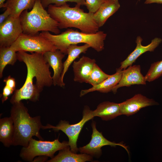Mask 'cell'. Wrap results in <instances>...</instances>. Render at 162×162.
Wrapping results in <instances>:
<instances>
[{
	"label": "cell",
	"instance_id": "32",
	"mask_svg": "<svg viewBox=\"0 0 162 162\" xmlns=\"http://www.w3.org/2000/svg\"><path fill=\"white\" fill-rule=\"evenodd\" d=\"M6 0H0V8H4V2Z\"/></svg>",
	"mask_w": 162,
	"mask_h": 162
},
{
	"label": "cell",
	"instance_id": "18",
	"mask_svg": "<svg viewBox=\"0 0 162 162\" xmlns=\"http://www.w3.org/2000/svg\"><path fill=\"white\" fill-rule=\"evenodd\" d=\"M94 117H100L102 120L108 121L121 115L119 103L105 101L99 104L93 111Z\"/></svg>",
	"mask_w": 162,
	"mask_h": 162
},
{
	"label": "cell",
	"instance_id": "23",
	"mask_svg": "<svg viewBox=\"0 0 162 162\" xmlns=\"http://www.w3.org/2000/svg\"><path fill=\"white\" fill-rule=\"evenodd\" d=\"M17 59V52L10 47H0V78L7 65H13Z\"/></svg>",
	"mask_w": 162,
	"mask_h": 162
},
{
	"label": "cell",
	"instance_id": "22",
	"mask_svg": "<svg viewBox=\"0 0 162 162\" xmlns=\"http://www.w3.org/2000/svg\"><path fill=\"white\" fill-rule=\"evenodd\" d=\"M36 0H7L4 8L9 9L10 16L19 17L21 14L25 10H32Z\"/></svg>",
	"mask_w": 162,
	"mask_h": 162
},
{
	"label": "cell",
	"instance_id": "10",
	"mask_svg": "<svg viewBox=\"0 0 162 162\" xmlns=\"http://www.w3.org/2000/svg\"><path fill=\"white\" fill-rule=\"evenodd\" d=\"M22 33L19 17L10 16L0 25V47H10Z\"/></svg>",
	"mask_w": 162,
	"mask_h": 162
},
{
	"label": "cell",
	"instance_id": "16",
	"mask_svg": "<svg viewBox=\"0 0 162 162\" xmlns=\"http://www.w3.org/2000/svg\"><path fill=\"white\" fill-rule=\"evenodd\" d=\"M118 0H106L94 13V18L99 28L103 26L107 19L120 7Z\"/></svg>",
	"mask_w": 162,
	"mask_h": 162
},
{
	"label": "cell",
	"instance_id": "27",
	"mask_svg": "<svg viewBox=\"0 0 162 162\" xmlns=\"http://www.w3.org/2000/svg\"><path fill=\"white\" fill-rule=\"evenodd\" d=\"M106 0H85V5L88 12L94 13Z\"/></svg>",
	"mask_w": 162,
	"mask_h": 162
},
{
	"label": "cell",
	"instance_id": "20",
	"mask_svg": "<svg viewBox=\"0 0 162 162\" xmlns=\"http://www.w3.org/2000/svg\"><path fill=\"white\" fill-rule=\"evenodd\" d=\"M14 133L13 120L11 116L0 119V141L6 147L12 145Z\"/></svg>",
	"mask_w": 162,
	"mask_h": 162
},
{
	"label": "cell",
	"instance_id": "33",
	"mask_svg": "<svg viewBox=\"0 0 162 162\" xmlns=\"http://www.w3.org/2000/svg\"><path fill=\"white\" fill-rule=\"evenodd\" d=\"M139 0V1H140V0Z\"/></svg>",
	"mask_w": 162,
	"mask_h": 162
},
{
	"label": "cell",
	"instance_id": "4",
	"mask_svg": "<svg viewBox=\"0 0 162 162\" xmlns=\"http://www.w3.org/2000/svg\"><path fill=\"white\" fill-rule=\"evenodd\" d=\"M40 34L65 55L69 45L81 43L88 44L96 51L100 52L104 49V40L107 35L102 31L87 33L70 28L58 34H51L48 31H42Z\"/></svg>",
	"mask_w": 162,
	"mask_h": 162
},
{
	"label": "cell",
	"instance_id": "24",
	"mask_svg": "<svg viewBox=\"0 0 162 162\" xmlns=\"http://www.w3.org/2000/svg\"><path fill=\"white\" fill-rule=\"evenodd\" d=\"M110 75L103 72L95 63L94 66L88 83L91 85L92 86L98 85Z\"/></svg>",
	"mask_w": 162,
	"mask_h": 162
},
{
	"label": "cell",
	"instance_id": "15",
	"mask_svg": "<svg viewBox=\"0 0 162 162\" xmlns=\"http://www.w3.org/2000/svg\"><path fill=\"white\" fill-rule=\"evenodd\" d=\"M142 39L140 36L137 37L136 48L125 60L121 63V66L119 68L120 69L122 70L125 69L132 65L136 59L144 53L147 51H153L161 42L162 40L160 38H155L152 40L150 44L146 46L142 44Z\"/></svg>",
	"mask_w": 162,
	"mask_h": 162
},
{
	"label": "cell",
	"instance_id": "17",
	"mask_svg": "<svg viewBox=\"0 0 162 162\" xmlns=\"http://www.w3.org/2000/svg\"><path fill=\"white\" fill-rule=\"evenodd\" d=\"M122 70L117 69L114 74L110 75L101 83L86 89L82 90L80 96L82 97L90 92L97 91L102 93L112 91L113 88L118 83L122 76Z\"/></svg>",
	"mask_w": 162,
	"mask_h": 162
},
{
	"label": "cell",
	"instance_id": "5",
	"mask_svg": "<svg viewBox=\"0 0 162 162\" xmlns=\"http://www.w3.org/2000/svg\"><path fill=\"white\" fill-rule=\"evenodd\" d=\"M19 17L23 34L34 35L40 31L50 32L56 34L60 33L58 22L45 9L41 0H36L32 10H24Z\"/></svg>",
	"mask_w": 162,
	"mask_h": 162
},
{
	"label": "cell",
	"instance_id": "1",
	"mask_svg": "<svg viewBox=\"0 0 162 162\" xmlns=\"http://www.w3.org/2000/svg\"><path fill=\"white\" fill-rule=\"evenodd\" d=\"M17 59L26 65L27 76L22 86L14 92L10 102L13 104L23 100L36 102L39 100L40 94L44 87L52 85L50 66L43 54L37 52L29 54L20 51L17 52Z\"/></svg>",
	"mask_w": 162,
	"mask_h": 162
},
{
	"label": "cell",
	"instance_id": "11",
	"mask_svg": "<svg viewBox=\"0 0 162 162\" xmlns=\"http://www.w3.org/2000/svg\"><path fill=\"white\" fill-rule=\"evenodd\" d=\"M158 104L153 99L138 94L119 103L120 112L121 115L129 116L135 114L142 108Z\"/></svg>",
	"mask_w": 162,
	"mask_h": 162
},
{
	"label": "cell",
	"instance_id": "13",
	"mask_svg": "<svg viewBox=\"0 0 162 162\" xmlns=\"http://www.w3.org/2000/svg\"><path fill=\"white\" fill-rule=\"evenodd\" d=\"M65 54L59 50L56 51H49L44 54V57L47 63L52 69L53 74L52 76L53 83L61 87L64 86L61 81V76L63 69L62 60Z\"/></svg>",
	"mask_w": 162,
	"mask_h": 162
},
{
	"label": "cell",
	"instance_id": "8",
	"mask_svg": "<svg viewBox=\"0 0 162 162\" xmlns=\"http://www.w3.org/2000/svg\"><path fill=\"white\" fill-rule=\"evenodd\" d=\"M82 119L78 123L74 124H70L68 121L61 120L56 126L47 124L43 126V129H52L53 130L62 131L68 136V144L70 150L74 153H76L79 148L77 146V142L80 133L85 123L94 117L93 111L89 108L85 106L83 111Z\"/></svg>",
	"mask_w": 162,
	"mask_h": 162
},
{
	"label": "cell",
	"instance_id": "9",
	"mask_svg": "<svg viewBox=\"0 0 162 162\" xmlns=\"http://www.w3.org/2000/svg\"><path fill=\"white\" fill-rule=\"evenodd\" d=\"M92 133L91 140L85 146L79 148V151L81 153L86 154L91 156H99L101 154V148L105 146L109 145L112 147H115L116 146H122L129 154L127 147L124 145L112 142L105 138L103 135L102 132H99L97 130L95 122H92Z\"/></svg>",
	"mask_w": 162,
	"mask_h": 162
},
{
	"label": "cell",
	"instance_id": "7",
	"mask_svg": "<svg viewBox=\"0 0 162 162\" xmlns=\"http://www.w3.org/2000/svg\"><path fill=\"white\" fill-rule=\"evenodd\" d=\"M10 47L16 52L22 51L43 54L57 50L51 42L40 33L28 35L22 33Z\"/></svg>",
	"mask_w": 162,
	"mask_h": 162
},
{
	"label": "cell",
	"instance_id": "3",
	"mask_svg": "<svg viewBox=\"0 0 162 162\" xmlns=\"http://www.w3.org/2000/svg\"><path fill=\"white\" fill-rule=\"evenodd\" d=\"M12 105L10 116L13 120L14 128L12 145L27 147L33 136L44 140L39 132L43 126L40 116L31 117L27 108L21 101Z\"/></svg>",
	"mask_w": 162,
	"mask_h": 162
},
{
	"label": "cell",
	"instance_id": "25",
	"mask_svg": "<svg viewBox=\"0 0 162 162\" xmlns=\"http://www.w3.org/2000/svg\"><path fill=\"white\" fill-rule=\"evenodd\" d=\"M162 76V60L154 62L151 66L144 76L146 81L152 82Z\"/></svg>",
	"mask_w": 162,
	"mask_h": 162
},
{
	"label": "cell",
	"instance_id": "28",
	"mask_svg": "<svg viewBox=\"0 0 162 162\" xmlns=\"http://www.w3.org/2000/svg\"><path fill=\"white\" fill-rule=\"evenodd\" d=\"M14 92V90L5 85L3 88L2 93L1 95L2 103L5 101L8 97Z\"/></svg>",
	"mask_w": 162,
	"mask_h": 162
},
{
	"label": "cell",
	"instance_id": "6",
	"mask_svg": "<svg viewBox=\"0 0 162 162\" xmlns=\"http://www.w3.org/2000/svg\"><path fill=\"white\" fill-rule=\"evenodd\" d=\"M68 146V142L64 141L61 142L58 139L50 141L37 140L32 138L28 146L22 148L20 156L23 160L30 162L32 161L37 156H44L52 158L56 151Z\"/></svg>",
	"mask_w": 162,
	"mask_h": 162
},
{
	"label": "cell",
	"instance_id": "12",
	"mask_svg": "<svg viewBox=\"0 0 162 162\" xmlns=\"http://www.w3.org/2000/svg\"><path fill=\"white\" fill-rule=\"evenodd\" d=\"M146 82L144 76L141 72L140 65H131L122 70L120 80L112 91L115 94L117 89L120 87H128L134 85H144L146 84Z\"/></svg>",
	"mask_w": 162,
	"mask_h": 162
},
{
	"label": "cell",
	"instance_id": "31",
	"mask_svg": "<svg viewBox=\"0 0 162 162\" xmlns=\"http://www.w3.org/2000/svg\"><path fill=\"white\" fill-rule=\"evenodd\" d=\"M154 3L158 4H162V0H146L145 4H149Z\"/></svg>",
	"mask_w": 162,
	"mask_h": 162
},
{
	"label": "cell",
	"instance_id": "14",
	"mask_svg": "<svg viewBox=\"0 0 162 162\" xmlns=\"http://www.w3.org/2000/svg\"><path fill=\"white\" fill-rule=\"evenodd\" d=\"M96 60L88 57L82 56L78 61H74L72 67L74 80L79 82L88 83Z\"/></svg>",
	"mask_w": 162,
	"mask_h": 162
},
{
	"label": "cell",
	"instance_id": "2",
	"mask_svg": "<svg viewBox=\"0 0 162 162\" xmlns=\"http://www.w3.org/2000/svg\"><path fill=\"white\" fill-rule=\"evenodd\" d=\"M81 5L76 4L70 7L67 3L59 6L50 4L47 11L58 22L59 29L75 28L85 33L97 32L100 28L94 18V13L84 12Z\"/></svg>",
	"mask_w": 162,
	"mask_h": 162
},
{
	"label": "cell",
	"instance_id": "21",
	"mask_svg": "<svg viewBox=\"0 0 162 162\" xmlns=\"http://www.w3.org/2000/svg\"><path fill=\"white\" fill-rule=\"evenodd\" d=\"M90 47V46L86 44L81 46L70 45L68 47L67 50L68 56L67 59L63 63V69L61 76V81L63 85H65L63 81L64 76L71 64L76 58L79 57L81 53H85Z\"/></svg>",
	"mask_w": 162,
	"mask_h": 162
},
{
	"label": "cell",
	"instance_id": "26",
	"mask_svg": "<svg viewBox=\"0 0 162 162\" xmlns=\"http://www.w3.org/2000/svg\"><path fill=\"white\" fill-rule=\"evenodd\" d=\"M41 4L45 8L48 6L52 4L57 6L62 5L68 2H75L77 4L81 5H85V0H41Z\"/></svg>",
	"mask_w": 162,
	"mask_h": 162
},
{
	"label": "cell",
	"instance_id": "19",
	"mask_svg": "<svg viewBox=\"0 0 162 162\" xmlns=\"http://www.w3.org/2000/svg\"><path fill=\"white\" fill-rule=\"evenodd\" d=\"M70 146L59 150L58 154L50 160L49 162H84L91 161L92 157L85 154H77L72 152Z\"/></svg>",
	"mask_w": 162,
	"mask_h": 162
},
{
	"label": "cell",
	"instance_id": "29",
	"mask_svg": "<svg viewBox=\"0 0 162 162\" xmlns=\"http://www.w3.org/2000/svg\"><path fill=\"white\" fill-rule=\"evenodd\" d=\"M3 81L5 83V85L11 89L15 91L16 90V83L15 80L13 77L9 76L5 78L3 80Z\"/></svg>",
	"mask_w": 162,
	"mask_h": 162
},
{
	"label": "cell",
	"instance_id": "30",
	"mask_svg": "<svg viewBox=\"0 0 162 162\" xmlns=\"http://www.w3.org/2000/svg\"><path fill=\"white\" fill-rule=\"evenodd\" d=\"M11 14L9 9L6 8L5 11L0 15V25L2 24L9 17Z\"/></svg>",
	"mask_w": 162,
	"mask_h": 162
}]
</instances>
